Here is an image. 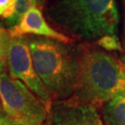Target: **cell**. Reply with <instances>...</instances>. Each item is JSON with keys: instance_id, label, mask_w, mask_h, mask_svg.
Segmentation results:
<instances>
[{"instance_id": "cell-10", "label": "cell", "mask_w": 125, "mask_h": 125, "mask_svg": "<svg viewBox=\"0 0 125 125\" xmlns=\"http://www.w3.org/2000/svg\"><path fill=\"white\" fill-rule=\"evenodd\" d=\"M96 45L104 51H117L124 54L122 43L118 35H105L96 42Z\"/></svg>"}, {"instance_id": "cell-16", "label": "cell", "mask_w": 125, "mask_h": 125, "mask_svg": "<svg viewBox=\"0 0 125 125\" xmlns=\"http://www.w3.org/2000/svg\"><path fill=\"white\" fill-rule=\"evenodd\" d=\"M1 108H2V105H1V102H0V113H1Z\"/></svg>"}, {"instance_id": "cell-14", "label": "cell", "mask_w": 125, "mask_h": 125, "mask_svg": "<svg viewBox=\"0 0 125 125\" xmlns=\"http://www.w3.org/2000/svg\"><path fill=\"white\" fill-rule=\"evenodd\" d=\"M119 60H120V62L121 63L123 69L125 70V54H121V56L119 57Z\"/></svg>"}, {"instance_id": "cell-12", "label": "cell", "mask_w": 125, "mask_h": 125, "mask_svg": "<svg viewBox=\"0 0 125 125\" xmlns=\"http://www.w3.org/2000/svg\"><path fill=\"white\" fill-rule=\"evenodd\" d=\"M0 125H20L10 120L6 114H0Z\"/></svg>"}, {"instance_id": "cell-3", "label": "cell", "mask_w": 125, "mask_h": 125, "mask_svg": "<svg viewBox=\"0 0 125 125\" xmlns=\"http://www.w3.org/2000/svg\"><path fill=\"white\" fill-rule=\"evenodd\" d=\"M38 76L54 101L72 97L79 72L81 45L40 36L27 37Z\"/></svg>"}, {"instance_id": "cell-2", "label": "cell", "mask_w": 125, "mask_h": 125, "mask_svg": "<svg viewBox=\"0 0 125 125\" xmlns=\"http://www.w3.org/2000/svg\"><path fill=\"white\" fill-rule=\"evenodd\" d=\"M125 94V70L101 48L81 45L80 66L72 99L102 107Z\"/></svg>"}, {"instance_id": "cell-6", "label": "cell", "mask_w": 125, "mask_h": 125, "mask_svg": "<svg viewBox=\"0 0 125 125\" xmlns=\"http://www.w3.org/2000/svg\"><path fill=\"white\" fill-rule=\"evenodd\" d=\"M53 125H105L98 107L70 98L54 101L49 111Z\"/></svg>"}, {"instance_id": "cell-1", "label": "cell", "mask_w": 125, "mask_h": 125, "mask_svg": "<svg viewBox=\"0 0 125 125\" xmlns=\"http://www.w3.org/2000/svg\"><path fill=\"white\" fill-rule=\"evenodd\" d=\"M45 14L62 33L83 43L118 35L121 22L116 0H54Z\"/></svg>"}, {"instance_id": "cell-13", "label": "cell", "mask_w": 125, "mask_h": 125, "mask_svg": "<svg viewBox=\"0 0 125 125\" xmlns=\"http://www.w3.org/2000/svg\"><path fill=\"white\" fill-rule=\"evenodd\" d=\"M121 2H122V7H123V11H124V22H123V29H122V34H121V40L125 54V0H121Z\"/></svg>"}, {"instance_id": "cell-9", "label": "cell", "mask_w": 125, "mask_h": 125, "mask_svg": "<svg viewBox=\"0 0 125 125\" xmlns=\"http://www.w3.org/2000/svg\"><path fill=\"white\" fill-rule=\"evenodd\" d=\"M10 39L9 31L0 24V73L6 72L8 69V52Z\"/></svg>"}, {"instance_id": "cell-15", "label": "cell", "mask_w": 125, "mask_h": 125, "mask_svg": "<svg viewBox=\"0 0 125 125\" xmlns=\"http://www.w3.org/2000/svg\"><path fill=\"white\" fill-rule=\"evenodd\" d=\"M37 1H38V4L41 5L42 3H43V1H44V0H37Z\"/></svg>"}, {"instance_id": "cell-4", "label": "cell", "mask_w": 125, "mask_h": 125, "mask_svg": "<svg viewBox=\"0 0 125 125\" xmlns=\"http://www.w3.org/2000/svg\"><path fill=\"white\" fill-rule=\"evenodd\" d=\"M0 102L5 114L20 125H48L50 108L23 83L0 73Z\"/></svg>"}, {"instance_id": "cell-11", "label": "cell", "mask_w": 125, "mask_h": 125, "mask_svg": "<svg viewBox=\"0 0 125 125\" xmlns=\"http://www.w3.org/2000/svg\"><path fill=\"white\" fill-rule=\"evenodd\" d=\"M15 11L14 0H0V18L8 21L13 16Z\"/></svg>"}, {"instance_id": "cell-8", "label": "cell", "mask_w": 125, "mask_h": 125, "mask_svg": "<svg viewBox=\"0 0 125 125\" xmlns=\"http://www.w3.org/2000/svg\"><path fill=\"white\" fill-rule=\"evenodd\" d=\"M101 116L105 125H125V94L105 104Z\"/></svg>"}, {"instance_id": "cell-7", "label": "cell", "mask_w": 125, "mask_h": 125, "mask_svg": "<svg viewBox=\"0 0 125 125\" xmlns=\"http://www.w3.org/2000/svg\"><path fill=\"white\" fill-rule=\"evenodd\" d=\"M8 31L11 38L30 35L51 38L68 44H72L73 42L71 37L50 26L43 12L37 7L30 9L25 13L18 24L9 27Z\"/></svg>"}, {"instance_id": "cell-5", "label": "cell", "mask_w": 125, "mask_h": 125, "mask_svg": "<svg viewBox=\"0 0 125 125\" xmlns=\"http://www.w3.org/2000/svg\"><path fill=\"white\" fill-rule=\"evenodd\" d=\"M8 71L11 78L21 81L36 96L51 107L53 98L35 71L27 37L10 39L8 52Z\"/></svg>"}]
</instances>
